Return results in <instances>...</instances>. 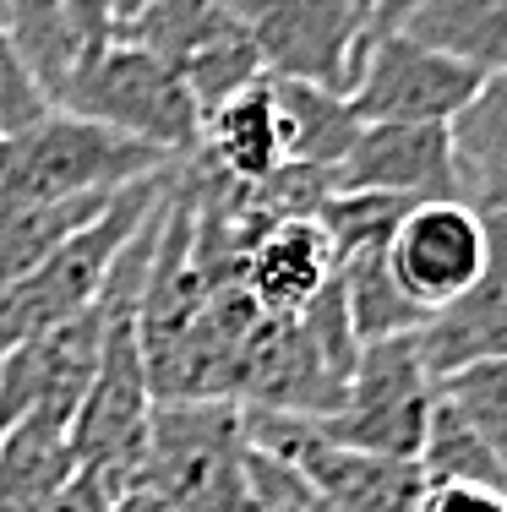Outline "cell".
<instances>
[{
    "label": "cell",
    "instance_id": "7402d4cb",
    "mask_svg": "<svg viewBox=\"0 0 507 512\" xmlns=\"http://www.w3.org/2000/svg\"><path fill=\"white\" fill-rule=\"evenodd\" d=\"M420 474L426 485H491V491H507L497 458L486 453V442L475 436V425L453 409V398L442 393L431 398V420H426V442H420Z\"/></svg>",
    "mask_w": 507,
    "mask_h": 512
},
{
    "label": "cell",
    "instance_id": "cb8c5ba5",
    "mask_svg": "<svg viewBox=\"0 0 507 512\" xmlns=\"http://www.w3.org/2000/svg\"><path fill=\"white\" fill-rule=\"evenodd\" d=\"M55 109L50 88L39 82V71L28 66V55L17 50V39L0 22V137H17V131L39 126Z\"/></svg>",
    "mask_w": 507,
    "mask_h": 512
},
{
    "label": "cell",
    "instance_id": "8fae6325",
    "mask_svg": "<svg viewBox=\"0 0 507 512\" xmlns=\"http://www.w3.org/2000/svg\"><path fill=\"white\" fill-rule=\"evenodd\" d=\"M104 322H110V311L99 300L93 311L71 316L28 344H11L6 365H0V425L22 420V414H50L60 425L77 420L104 355Z\"/></svg>",
    "mask_w": 507,
    "mask_h": 512
},
{
    "label": "cell",
    "instance_id": "ac0fdd59",
    "mask_svg": "<svg viewBox=\"0 0 507 512\" xmlns=\"http://www.w3.org/2000/svg\"><path fill=\"white\" fill-rule=\"evenodd\" d=\"M273 88V115H279V153L284 164L300 169H338L355 142L360 120L349 115L344 93L311 88V82H289V77H268Z\"/></svg>",
    "mask_w": 507,
    "mask_h": 512
},
{
    "label": "cell",
    "instance_id": "6da1fadb",
    "mask_svg": "<svg viewBox=\"0 0 507 512\" xmlns=\"http://www.w3.org/2000/svg\"><path fill=\"white\" fill-rule=\"evenodd\" d=\"M175 158L137 137L50 109L39 126L0 137V207L17 202H66V197H115L137 180L169 175Z\"/></svg>",
    "mask_w": 507,
    "mask_h": 512
},
{
    "label": "cell",
    "instance_id": "7a4b0ae2",
    "mask_svg": "<svg viewBox=\"0 0 507 512\" xmlns=\"http://www.w3.org/2000/svg\"><path fill=\"white\" fill-rule=\"evenodd\" d=\"M169 186H175V169L126 186L88 229H77V235L60 251L44 256L11 295H0V349L28 344V338H39V333H50V327L99 306L110 278H115V262L126 256L131 240H137V229L159 213Z\"/></svg>",
    "mask_w": 507,
    "mask_h": 512
},
{
    "label": "cell",
    "instance_id": "e0dca14e",
    "mask_svg": "<svg viewBox=\"0 0 507 512\" xmlns=\"http://www.w3.org/2000/svg\"><path fill=\"white\" fill-rule=\"evenodd\" d=\"M448 137L464 175V202L480 213H507V66L480 77L475 99L453 115Z\"/></svg>",
    "mask_w": 507,
    "mask_h": 512
},
{
    "label": "cell",
    "instance_id": "ba28073f",
    "mask_svg": "<svg viewBox=\"0 0 507 512\" xmlns=\"http://www.w3.org/2000/svg\"><path fill=\"white\" fill-rule=\"evenodd\" d=\"M246 431L257 447L284 458L333 512H420L426 474L415 458H377L322 436L311 420L284 414H246Z\"/></svg>",
    "mask_w": 507,
    "mask_h": 512
},
{
    "label": "cell",
    "instance_id": "5bb4252c",
    "mask_svg": "<svg viewBox=\"0 0 507 512\" xmlns=\"http://www.w3.org/2000/svg\"><path fill=\"white\" fill-rule=\"evenodd\" d=\"M338 278V251L317 218H279L251 240L240 289L262 316H300Z\"/></svg>",
    "mask_w": 507,
    "mask_h": 512
},
{
    "label": "cell",
    "instance_id": "2e32d148",
    "mask_svg": "<svg viewBox=\"0 0 507 512\" xmlns=\"http://www.w3.org/2000/svg\"><path fill=\"white\" fill-rule=\"evenodd\" d=\"M71 480V425L22 414L0 431V512H44Z\"/></svg>",
    "mask_w": 507,
    "mask_h": 512
},
{
    "label": "cell",
    "instance_id": "83f0119b",
    "mask_svg": "<svg viewBox=\"0 0 507 512\" xmlns=\"http://www.w3.org/2000/svg\"><path fill=\"white\" fill-rule=\"evenodd\" d=\"M110 512H175V507H169L159 491H148V485H126L110 502Z\"/></svg>",
    "mask_w": 507,
    "mask_h": 512
},
{
    "label": "cell",
    "instance_id": "7c38bea8",
    "mask_svg": "<svg viewBox=\"0 0 507 512\" xmlns=\"http://www.w3.org/2000/svg\"><path fill=\"white\" fill-rule=\"evenodd\" d=\"M333 186L404 202H464L448 126H360L333 169Z\"/></svg>",
    "mask_w": 507,
    "mask_h": 512
},
{
    "label": "cell",
    "instance_id": "d4e9b609",
    "mask_svg": "<svg viewBox=\"0 0 507 512\" xmlns=\"http://www.w3.org/2000/svg\"><path fill=\"white\" fill-rule=\"evenodd\" d=\"M240 512H333V507L322 502L284 458H273L268 447L251 442V453H246V507Z\"/></svg>",
    "mask_w": 507,
    "mask_h": 512
},
{
    "label": "cell",
    "instance_id": "4fadbf2b",
    "mask_svg": "<svg viewBox=\"0 0 507 512\" xmlns=\"http://www.w3.org/2000/svg\"><path fill=\"white\" fill-rule=\"evenodd\" d=\"M486 267L480 278L420 322V360L437 382L469 371V365L507 360V213H486Z\"/></svg>",
    "mask_w": 507,
    "mask_h": 512
},
{
    "label": "cell",
    "instance_id": "1f68e13d",
    "mask_svg": "<svg viewBox=\"0 0 507 512\" xmlns=\"http://www.w3.org/2000/svg\"><path fill=\"white\" fill-rule=\"evenodd\" d=\"M0 431H6V425H0Z\"/></svg>",
    "mask_w": 507,
    "mask_h": 512
},
{
    "label": "cell",
    "instance_id": "f1b7e54d",
    "mask_svg": "<svg viewBox=\"0 0 507 512\" xmlns=\"http://www.w3.org/2000/svg\"><path fill=\"white\" fill-rule=\"evenodd\" d=\"M415 6H420V0H382V6L371 11L366 33H393V28H398V22H404L409 11H415Z\"/></svg>",
    "mask_w": 507,
    "mask_h": 512
},
{
    "label": "cell",
    "instance_id": "484cf974",
    "mask_svg": "<svg viewBox=\"0 0 507 512\" xmlns=\"http://www.w3.org/2000/svg\"><path fill=\"white\" fill-rule=\"evenodd\" d=\"M420 512H507V491H491V485H426Z\"/></svg>",
    "mask_w": 507,
    "mask_h": 512
},
{
    "label": "cell",
    "instance_id": "d6986e66",
    "mask_svg": "<svg viewBox=\"0 0 507 512\" xmlns=\"http://www.w3.org/2000/svg\"><path fill=\"white\" fill-rule=\"evenodd\" d=\"M398 33L464 60L480 77L507 66V0H420Z\"/></svg>",
    "mask_w": 507,
    "mask_h": 512
},
{
    "label": "cell",
    "instance_id": "9c48e42d",
    "mask_svg": "<svg viewBox=\"0 0 507 512\" xmlns=\"http://www.w3.org/2000/svg\"><path fill=\"white\" fill-rule=\"evenodd\" d=\"M224 6L246 22L268 77L349 93L366 44L360 0H224Z\"/></svg>",
    "mask_w": 507,
    "mask_h": 512
},
{
    "label": "cell",
    "instance_id": "3957f363",
    "mask_svg": "<svg viewBox=\"0 0 507 512\" xmlns=\"http://www.w3.org/2000/svg\"><path fill=\"white\" fill-rule=\"evenodd\" d=\"M55 109H71L120 137L148 142L175 164H186L202 148V109L191 88L159 55H148L131 39H99L93 50H82L66 82L55 88Z\"/></svg>",
    "mask_w": 507,
    "mask_h": 512
},
{
    "label": "cell",
    "instance_id": "4dcf8cb0",
    "mask_svg": "<svg viewBox=\"0 0 507 512\" xmlns=\"http://www.w3.org/2000/svg\"><path fill=\"white\" fill-rule=\"evenodd\" d=\"M0 365H6V349H0Z\"/></svg>",
    "mask_w": 507,
    "mask_h": 512
},
{
    "label": "cell",
    "instance_id": "9a60e30c",
    "mask_svg": "<svg viewBox=\"0 0 507 512\" xmlns=\"http://www.w3.org/2000/svg\"><path fill=\"white\" fill-rule=\"evenodd\" d=\"M191 158L213 175L235 180V186H262L268 175H279L284 153H279V115H273L268 77L240 88L235 99H224L202 120V148Z\"/></svg>",
    "mask_w": 507,
    "mask_h": 512
},
{
    "label": "cell",
    "instance_id": "f546056e",
    "mask_svg": "<svg viewBox=\"0 0 507 512\" xmlns=\"http://www.w3.org/2000/svg\"><path fill=\"white\" fill-rule=\"evenodd\" d=\"M382 6V0H360V11H366V22H371V11H377Z\"/></svg>",
    "mask_w": 507,
    "mask_h": 512
},
{
    "label": "cell",
    "instance_id": "30bf717a",
    "mask_svg": "<svg viewBox=\"0 0 507 512\" xmlns=\"http://www.w3.org/2000/svg\"><path fill=\"white\" fill-rule=\"evenodd\" d=\"M486 213L469 202H415L388 240V273L420 316L453 306L486 267Z\"/></svg>",
    "mask_w": 507,
    "mask_h": 512
},
{
    "label": "cell",
    "instance_id": "5b68a950",
    "mask_svg": "<svg viewBox=\"0 0 507 512\" xmlns=\"http://www.w3.org/2000/svg\"><path fill=\"white\" fill-rule=\"evenodd\" d=\"M431 398H437V376L420 360V338L415 333L377 338V344H360L355 371H349V387H344V404L317 431L355 447V453L420 458Z\"/></svg>",
    "mask_w": 507,
    "mask_h": 512
},
{
    "label": "cell",
    "instance_id": "52a82bcc",
    "mask_svg": "<svg viewBox=\"0 0 507 512\" xmlns=\"http://www.w3.org/2000/svg\"><path fill=\"white\" fill-rule=\"evenodd\" d=\"M480 71L409 33H366L344 104L360 126H453L475 99Z\"/></svg>",
    "mask_w": 507,
    "mask_h": 512
},
{
    "label": "cell",
    "instance_id": "603a6c76",
    "mask_svg": "<svg viewBox=\"0 0 507 512\" xmlns=\"http://www.w3.org/2000/svg\"><path fill=\"white\" fill-rule=\"evenodd\" d=\"M442 393L453 398V409L475 425V436L486 442V453L497 458L502 480H507V360L497 365H469L442 382Z\"/></svg>",
    "mask_w": 507,
    "mask_h": 512
},
{
    "label": "cell",
    "instance_id": "4316f807",
    "mask_svg": "<svg viewBox=\"0 0 507 512\" xmlns=\"http://www.w3.org/2000/svg\"><path fill=\"white\" fill-rule=\"evenodd\" d=\"M44 512H110V496H104L93 480H82V474H77V480H71Z\"/></svg>",
    "mask_w": 507,
    "mask_h": 512
},
{
    "label": "cell",
    "instance_id": "8992f818",
    "mask_svg": "<svg viewBox=\"0 0 507 512\" xmlns=\"http://www.w3.org/2000/svg\"><path fill=\"white\" fill-rule=\"evenodd\" d=\"M115 39H131L148 55H159L191 88L202 120H208L224 99H235L240 88L268 77L246 22H240L224 0H153V6L137 11Z\"/></svg>",
    "mask_w": 507,
    "mask_h": 512
},
{
    "label": "cell",
    "instance_id": "ffe728a7",
    "mask_svg": "<svg viewBox=\"0 0 507 512\" xmlns=\"http://www.w3.org/2000/svg\"><path fill=\"white\" fill-rule=\"evenodd\" d=\"M120 197V191H115ZM115 197H66V202H17L0 207V295L22 284L50 251H60L77 229H88Z\"/></svg>",
    "mask_w": 507,
    "mask_h": 512
},
{
    "label": "cell",
    "instance_id": "44dd1931",
    "mask_svg": "<svg viewBox=\"0 0 507 512\" xmlns=\"http://www.w3.org/2000/svg\"><path fill=\"white\" fill-rule=\"evenodd\" d=\"M338 284H344V311H349V333H355V344L420 333V322H426V316L404 300V289L393 284L388 246L338 256Z\"/></svg>",
    "mask_w": 507,
    "mask_h": 512
},
{
    "label": "cell",
    "instance_id": "277c9868",
    "mask_svg": "<svg viewBox=\"0 0 507 512\" xmlns=\"http://www.w3.org/2000/svg\"><path fill=\"white\" fill-rule=\"evenodd\" d=\"M246 409L229 398H169L148 414V447L131 485L159 491L175 512L246 507Z\"/></svg>",
    "mask_w": 507,
    "mask_h": 512
}]
</instances>
